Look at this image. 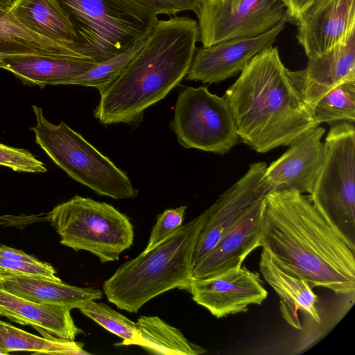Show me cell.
<instances>
[{
    "label": "cell",
    "mask_w": 355,
    "mask_h": 355,
    "mask_svg": "<svg viewBox=\"0 0 355 355\" xmlns=\"http://www.w3.org/2000/svg\"><path fill=\"white\" fill-rule=\"evenodd\" d=\"M259 245L287 274L355 300V245L296 190L265 198Z\"/></svg>",
    "instance_id": "1"
},
{
    "label": "cell",
    "mask_w": 355,
    "mask_h": 355,
    "mask_svg": "<svg viewBox=\"0 0 355 355\" xmlns=\"http://www.w3.org/2000/svg\"><path fill=\"white\" fill-rule=\"evenodd\" d=\"M199 40L196 20L175 15L159 20L123 71L100 92L94 117L103 125L139 124L188 73Z\"/></svg>",
    "instance_id": "2"
},
{
    "label": "cell",
    "mask_w": 355,
    "mask_h": 355,
    "mask_svg": "<svg viewBox=\"0 0 355 355\" xmlns=\"http://www.w3.org/2000/svg\"><path fill=\"white\" fill-rule=\"evenodd\" d=\"M277 47L256 54L225 92L239 137L257 153L288 146L319 125L291 82Z\"/></svg>",
    "instance_id": "3"
},
{
    "label": "cell",
    "mask_w": 355,
    "mask_h": 355,
    "mask_svg": "<svg viewBox=\"0 0 355 355\" xmlns=\"http://www.w3.org/2000/svg\"><path fill=\"white\" fill-rule=\"evenodd\" d=\"M203 218L202 213L151 250L122 264L103 283L108 301L120 309L137 313L166 291L176 288L188 291L193 249Z\"/></svg>",
    "instance_id": "4"
},
{
    "label": "cell",
    "mask_w": 355,
    "mask_h": 355,
    "mask_svg": "<svg viewBox=\"0 0 355 355\" xmlns=\"http://www.w3.org/2000/svg\"><path fill=\"white\" fill-rule=\"evenodd\" d=\"M71 24L80 54L96 64L146 39L159 21L130 0H54Z\"/></svg>",
    "instance_id": "5"
},
{
    "label": "cell",
    "mask_w": 355,
    "mask_h": 355,
    "mask_svg": "<svg viewBox=\"0 0 355 355\" xmlns=\"http://www.w3.org/2000/svg\"><path fill=\"white\" fill-rule=\"evenodd\" d=\"M35 142L69 177L100 196L116 200L138 195L128 175L64 121L54 124L33 105Z\"/></svg>",
    "instance_id": "6"
},
{
    "label": "cell",
    "mask_w": 355,
    "mask_h": 355,
    "mask_svg": "<svg viewBox=\"0 0 355 355\" xmlns=\"http://www.w3.org/2000/svg\"><path fill=\"white\" fill-rule=\"evenodd\" d=\"M60 243L75 251H88L101 263L119 259L134 239L130 219L112 205L75 196L46 214Z\"/></svg>",
    "instance_id": "7"
},
{
    "label": "cell",
    "mask_w": 355,
    "mask_h": 355,
    "mask_svg": "<svg viewBox=\"0 0 355 355\" xmlns=\"http://www.w3.org/2000/svg\"><path fill=\"white\" fill-rule=\"evenodd\" d=\"M309 198L318 212L355 245V128L332 124L324 142V156Z\"/></svg>",
    "instance_id": "8"
},
{
    "label": "cell",
    "mask_w": 355,
    "mask_h": 355,
    "mask_svg": "<svg viewBox=\"0 0 355 355\" xmlns=\"http://www.w3.org/2000/svg\"><path fill=\"white\" fill-rule=\"evenodd\" d=\"M170 127L184 148L220 155L239 138L225 98L206 87H185L180 92Z\"/></svg>",
    "instance_id": "9"
},
{
    "label": "cell",
    "mask_w": 355,
    "mask_h": 355,
    "mask_svg": "<svg viewBox=\"0 0 355 355\" xmlns=\"http://www.w3.org/2000/svg\"><path fill=\"white\" fill-rule=\"evenodd\" d=\"M196 15L202 47L255 37L288 22L282 0H202Z\"/></svg>",
    "instance_id": "10"
},
{
    "label": "cell",
    "mask_w": 355,
    "mask_h": 355,
    "mask_svg": "<svg viewBox=\"0 0 355 355\" xmlns=\"http://www.w3.org/2000/svg\"><path fill=\"white\" fill-rule=\"evenodd\" d=\"M266 168L264 162L250 164L248 171L202 212L203 223L193 253V267L225 233L269 193L263 177Z\"/></svg>",
    "instance_id": "11"
},
{
    "label": "cell",
    "mask_w": 355,
    "mask_h": 355,
    "mask_svg": "<svg viewBox=\"0 0 355 355\" xmlns=\"http://www.w3.org/2000/svg\"><path fill=\"white\" fill-rule=\"evenodd\" d=\"M259 270L268 284L279 297V311L291 327L303 331L291 354L306 351L322 336L323 319L318 296L304 279L291 276L281 270L264 249L261 254Z\"/></svg>",
    "instance_id": "12"
},
{
    "label": "cell",
    "mask_w": 355,
    "mask_h": 355,
    "mask_svg": "<svg viewBox=\"0 0 355 355\" xmlns=\"http://www.w3.org/2000/svg\"><path fill=\"white\" fill-rule=\"evenodd\" d=\"M188 291L217 318L246 312L250 305H260L268 297L259 274L241 266L216 277L191 279Z\"/></svg>",
    "instance_id": "13"
},
{
    "label": "cell",
    "mask_w": 355,
    "mask_h": 355,
    "mask_svg": "<svg viewBox=\"0 0 355 355\" xmlns=\"http://www.w3.org/2000/svg\"><path fill=\"white\" fill-rule=\"evenodd\" d=\"M287 74L311 112L316 102L331 89L355 80V27L340 42L309 58L305 69H288Z\"/></svg>",
    "instance_id": "14"
},
{
    "label": "cell",
    "mask_w": 355,
    "mask_h": 355,
    "mask_svg": "<svg viewBox=\"0 0 355 355\" xmlns=\"http://www.w3.org/2000/svg\"><path fill=\"white\" fill-rule=\"evenodd\" d=\"M286 19L259 35L223 41L196 49L184 78L202 83H218L241 71L258 53L272 46Z\"/></svg>",
    "instance_id": "15"
},
{
    "label": "cell",
    "mask_w": 355,
    "mask_h": 355,
    "mask_svg": "<svg viewBox=\"0 0 355 355\" xmlns=\"http://www.w3.org/2000/svg\"><path fill=\"white\" fill-rule=\"evenodd\" d=\"M324 128L309 129L289 145V148L267 166L264 180L269 192L296 190L310 194L324 156Z\"/></svg>",
    "instance_id": "16"
},
{
    "label": "cell",
    "mask_w": 355,
    "mask_h": 355,
    "mask_svg": "<svg viewBox=\"0 0 355 355\" xmlns=\"http://www.w3.org/2000/svg\"><path fill=\"white\" fill-rule=\"evenodd\" d=\"M295 24L296 37L309 58L340 42L355 27V0H314Z\"/></svg>",
    "instance_id": "17"
},
{
    "label": "cell",
    "mask_w": 355,
    "mask_h": 355,
    "mask_svg": "<svg viewBox=\"0 0 355 355\" xmlns=\"http://www.w3.org/2000/svg\"><path fill=\"white\" fill-rule=\"evenodd\" d=\"M264 206L265 198L253 205L223 235L216 245L193 267L192 279L216 277L241 266L247 256L260 247Z\"/></svg>",
    "instance_id": "18"
},
{
    "label": "cell",
    "mask_w": 355,
    "mask_h": 355,
    "mask_svg": "<svg viewBox=\"0 0 355 355\" xmlns=\"http://www.w3.org/2000/svg\"><path fill=\"white\" fill-rule=\"evenodd\" d=\"M71 310L64 305L33 302L0 288V315L30 325L49 340L73 341L84 333L76 325Z\"/></svg>",
    "instance_id": "19"
},
{
    "label": "cell",
    "mask_w": 355,
    "mask_h": 355,
    "mask_svg": "<svg viewBox=\"0 0 355 355\" xmlns=\"http://www.w3.org/2000/svg\"><path fill=\"white\" fill-rule=\"evenodd\" d=\"M97 64L90 60L56 55H15L0 58V68L9 71L26 85H68L73 78Z\"/></svg>",
    "instance_id": "20"
},
{
    "label": "cell",
    "mask_w": 355,
    "mask_h": 355,
    "mask_svg": "<svg viewBox=\"0 0 355 355\" xmlns=\"http://www.w3.org/2000/svg\"><path fill=\"white\" fill-rule=\"evenodd\" d=\"M0 288L33 302L64 305L71 309L101 300L103 295L98 288L77 287L44 277L8 271L0 277Z\"/></svg>",
    "instance_id": "21"
},
{
    "label": "cell",
    "mask_w": 355,
    "mask_h": 355,
    "mask_svg": "<svg viewBox=\"0 0 355 355\" xmlns=\"http://www.w3.org/2000/svg\"><path fill=\"white\" fill-rule=\"evenodd\" d=\"M10 11L31 31L71 46L80 54L73 28L54 0H17Z\"/></svg>",
    "instance_id": "22"
},
{
    "label": "cell",
    "mask_w": 355,
    "mask_h": 355,
    "mask_svg": "<svg viewBox=\"0 0 355 355\" xmlns=\"http://www.w3.org/2000/svg\"><path fill=\"white\" fill-rule=\"evenodd\" d=\"M28 54L84 59L75 48L31 31L17 20L10 10L0 8V58L7 55Z\"/></svg>",
    "instance_id": "23"
},
{
    "label": "cell",
    "mask_w": 355,
    "mask_h": 355,
    "mask_svg": "<svg viewBox=\"0 0 355 355\" xmlns=\"http://www.w3.org/2000/svg\"><path fill=\"white\" fill-rule=\"evenodd\" d=\"M136 325L138 338L135 345L155 354L199 355L207 351L189 342L181 331L157 316L142 315Z\"/></svg>",
    "instance_id": "24"
},
{
    "label": "cell",
    "mask_w": 355,
    "mask_h": 355,
    "mask_svg": "<svg viewBox=\"0 0 355 355\" xmlns=\"http://www.w3.org/2000/svg\"><path fill=\"white\" fill-rule=\"evenodd\" d=\"M15 351L55 355L89 354L83 349L81 343L49 340L0 320V354Z\"/></svg>",
    "instance_id": "25"
},
{
    "label": "cell",
    "mask_w": 355,
    "mask_h": 355,
    "mask_svg": "<svg viewBox=\"0 0 355 355\" xmlns=\"http://www.w3.org/2000/svg\"><path fill=\"white\" fill-rule=\"evenodd\" d=\"M311 114L315 122L334 124L355 121V80L347 81L335 87L315 104Z\"/></svg>",
    "instance_id": "26"
},
{
    "label": "cell",
    "mask_w": 355,
    "mask_h": 355,
    "mask_svg": "<svg viewBox=\"0 0 355 355\" xmlns=\"http://www.w3.org/2000/svg\"><path fill=\"white\" fill-rule=\"evenodd\" d=\"M140 40L128 49L100 63L71 80L68 85L94 87L99 92L112 83L137 55L145 43Z\"/></svg>",
    "instance_id": "27"
},
{
    "label": "cell",
    "mask_w": 355,
    "mask_h": 355,
    "mask_svg": "<svg viewBox=\"0 0 355 355\" xmlns=\"http://www.w3.org/2000/svg\"><path fill=\"white\" fill-rule=\"evenodd\" d=\"M78 309L83 315L122 339V342L115 345H135L139 336L136 322L105 303L92 300Z\"/></svg>",
    "instance_id": "28"
},
{
    "label": "cell",
    "mask_w": 355,
    "mask_h": 355,
    "mask_svg": "<svg viewBox=\"0 0 355 355\" xmlns=\"http://www.w3.org/2000/svg\"><path fill=\"white\" fill-rule=\"evenodd\" d=\"M0 165L16 172L42 173L47 171L45 164L30 151L0 143Z\"/></svg>",
    "instance_id": "29"
},
{
    "label": "cell",
    "mask_w": 355,
    "mask_h": 355,
    "mask_svg": "<svg viewBox=\"0 0 355 355\" xmlns=\"http://www.w3.org/2000/svg\"><path fill=\"white\" fill-rule=\"evenodd\" d=\"M187 206L168 209L159 214L153 227L148 244L143 252H148L176 232L184 220Z\"/></svg>",
    "instance_id": "30"
},
{
    "label": "cell",
    "mask_w": 355,
    "mask_h": 355,
    "mask_svg": "<svg viewBox=\"0 0 355 355\" xmlns=\"http://www.w3.org/2000/svg\"><path fill=\"white\" fill-rule=\"evenodd\" d=\"M148 13L157 17L158 15H176L187 10L198 13L202 0H130Z\"/></svg>",
    "instance_id": "31"
},
{
    "label": "cell",
    "mask_w": 355,
    "mask_h": 355,
    "mask_svg": "<svg viewBox=\"0 0 355 355\" xmlns=\"http://www.w3.org/2000/svg\"><path fill=\"white\" fill-rule=\"evenodd\" d=\"M0 267L10 272L44 277L54 281H62L56 270L49 263L39 261L31 263L24 261H13L0 257Z\"/></svg>",
    "instance_id": "32"
},
{
    "label": "cell",
    "mask_w": 355,
    "mask_h": 355,
    "mask_svg": "<svg viewBox=\"0 0 355 355\" xmlns=\"http://www.w3.org/2000/svg\"><path fill=\"white\" fill-rule=\"evenodd\" d=\"M286 10L288 21L294 23L314 0H282Z\"/></svg>",
    "instance_id": "33"
},
{
    "label": "cell",
    "mask_w": 355,
    "mask_h": 355,
    "mask_svg": "<svg viewBox=\"0 0 355 355\" xmlns=\"http://www.w3.org/2000/svg\"><path fill=\"white\" fill-rule=\"evenodd\" d=\"M0 257L13 261H24L31 263H37L39 261L35 257L4 245H0Z\"/></svg>",
    "instance_id": "34"
},
{
    "label": "cell",
    "mask_w": 355,
    "mask_h": 355,
    "mask_svg": "<svg viewBox=\"0 0 355 355\" xmlns=\"http://www.w3.org/2000/svg\"><path fill=\"white\" fill-rule=\"evenodd\" d=\"M17 0H0V8L10 10Z\"/></svg>",
    "instance_id": "35"
},
{
    "label": "cell",
    "mask_w": 355,
    "mask_h": 355,
    "mask_svg": "<svg viewBox=\"0 0 355 355\" xmlns=\"http://www.w3.org/2000/svg\"><path fill=\"white\" fill-rule=\"evenodd\" d=\"M6 272V270H5L4 269H3L2 268L0 267V277Z\"/></svg>",
    "instance_id": "36"
},
{
    "label": "cell",
    "mask_w": 355,
    "mask_h": 355,
    "mask_svg": "<svg viewBox=\"0 0 355 355\" xmlns=\"http://www.w3.org/2000/svg\"></svg>",
    "instance_id": "37"
}]
</instances>
